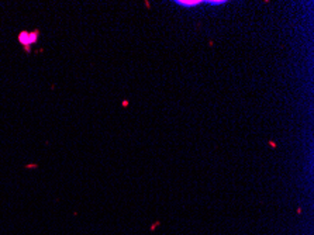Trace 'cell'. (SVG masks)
Here are the masks:
<instances>
[{"label":"cell","mask_w":314,"mask_h":235,"mask_svg":"<svg viewBox=\"0 0 314 235\" xmlns=\"http://www.w3.org/2000/svg\"><path fill=\"white\" fill-rule=\"evenodd\" d=\"M180 6H186V8H192V6H198L200 2H188V0H180V2H176Z\"/></svg>","instance_id":"1"},{"label":"cell","mask_w":314,"mask_h":235,"mask_svg":"<svg viewBox=\"0 0 314 235\" xmlns=\"http://www.w3.org/2000/svg\"><path fill=\"white\" fill-rule=\"evenodd\" d=\"M207 3H210V4H222L224 2H207Z\"/></svg>","instance_id":"2"}]
</instances>
